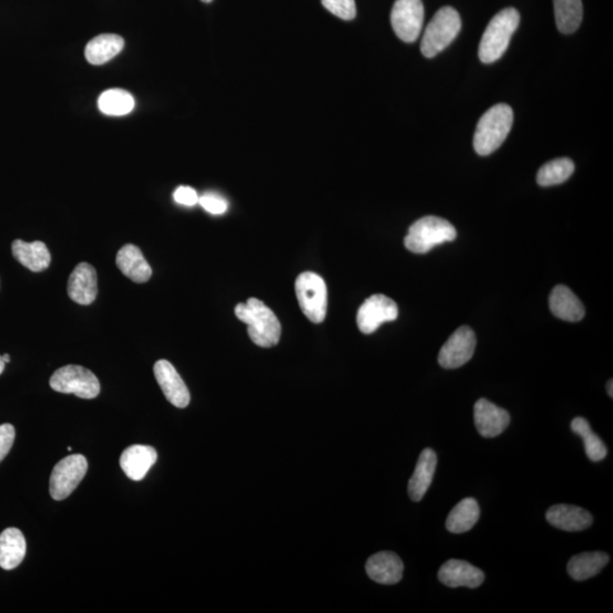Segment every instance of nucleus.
<instances>
[{"instance_id":"obj_15","label":"nucleus","mask_w":613,"mask_h":613,"mask_svg":"<svg viewBox=\"0 0 613 613\" xmlns=\"http://www.w3.org/2000/svg\"><path fill=\"white\" fill-rule=\"evenodd\" d=\"M97 293L96 270L88 263L79 264L69 279V297L79 305L89 306L96 301Z\"/></svg>"},{"instance_id":"obj_21","label":"nucleus","mask_w":613,"mask_h":613,"mask_svg":"<svg viewBox=\"0 0 613 613\" xmlns=\"http://www.w3.org/2000/svg\"><path fill=\"white\" fill-rule=\"evenodd\" d=\"M14 259L27 270L39 273L49 268L51 255L44 242H25L16 240L12 243Z\"/></svg>"},{"instance_id":"obj_25","label":"nucleus","mask_w":613,"mask_h":613,"mask_svg":"<svg viewBox=\"0 0 613 613\" xmlns=\"http://www.w3.org/2000/svg\"><path fill=\"white\" fill-rule=\"evenodd\" d=\"M121 36L105 34L96 37L86 47V58L92 65H102L116 58L124 48Z\"/></svg>"},{"instance_id":"obj_31","label":"nucleus","mask_w":613,"mask_h":613,"mask_svg":"<svg viewBox=\"0 0 613 613\" xmlns=\"http://www.w3.org/2000/svg\"><path fill=\"white\" fill-rule=\"evenodd\" d=\"M322 4L327 11L344 21L354 20L357 16L354 0H322Z\"/></svg>"},{"instance_id":"obj_23","label":"nucleus","mask_w":613,"mask_h":613,"mask_svg":"<svg viewBox=\"0 0 613 613\" xmlns=\"http://www.w3.org/2000/svg\"><path fill=\"white\" fill-rule=\"evenodd\" d=\"M26 554L25 535L17 528H7L0 534V567L13 570L18 567Z\"/></svg>"},{"instance_id":"obj_11","label":"nucleus","mask_w":613,"mask_h":613,"mask_svg":"<svg viewBox=\"0 0 613 613\" xmlns=\"http://www.w3.org/2000/svg\"><path fill=\"white\" fill-rule=\"evenodd\" d=\"M476 335L468 326H461L443 344L439 364L446 369H456L470 362L476 349Z\"/></svg>"},{"instance_id":"obj_12","label":"nucleus","mask_w":613,"mask_h":613,"mask_svg":"<svg viewBox=\"0 0 613 613\" xmlns=\"http://www.w3.org/2000/svg\"><path fill=\"white\" fill-rule=\"evenodd\" d=\"M153 373L168 402L181 409L189 406L191 396L188 387L170 362L158 360L154 364Z\"/></svg>"},{"instance_id":"obj_33","label":"nucleus","mask_w":613,"mask_h":613,"mask_svg":"<svg viewBox=\"0 0 613 613\" xmlns=\"http://www.w3.org/2000/svg\"><path fill=\"white\" fill-rule=\"evenodd\" d=\"M16 439V428L11 424L0 425V462L8 455Z\"/></svg>"},{"instance_id":"obj_8","label":"nucleus","mask_w":613,"mask_h":613,"mask_svg":"<svg viewBox=\"0 0 613 613\" xmlns=\"http://www.w3.org/2000/svg\"><path fill=\"white\" fill-rule=\"evenodd\" d=\"M88 461L82 455H72L56 463L49 481V492L56 501L69 497L86 476Z\"/></svg>"},{"instance_id":"obj_32","label":"nucleus","mask_w":613,"mask_h":613,"mask_svg":"<svg viewBox=\"0 0 613 613\" xmlns=\"http://www.w3.org/2000/svg\"><path fill=\"white\" fill-rule=\"evenodd\" d=\"M201 207H203L206 212H208L213 215H222L227 212L228 203L226 198L208 192L204 196H199V203Z\"/></svg>"},{"instance_id":"obj_17","label":"nucleus","mask_w":613,"mask_h":613,"mask_svg":"<svg viewBox=\"0 0 613 613\" xmlns=\"http://www.w3.org/2000/svg\"><path fill=\"white\" fill-rule=\"evenodd\" d=\"M546 521L550 525L565 532H580L592 526V514L580 507L556 504L547 510Z\"/></svg>"},{"instance_id":"obj_22","label":"nucleus","mask_w":613,"mask_h":613,"mask_svg":"<svg viewBox=\"0 0 613 613\" xmlns=\"http://www.w3.org/2000/svg\"><path fill=\"white\" fill-rule=\"evenodd\" d=\"M552 313L560 320L579 322L585 316V308L578 297L565 285H558L552 290L550 296Z\"/></svg>"},{"instance_id":"obj_18","label":"nucleus","mask_w":613,"mask_h":613,"mask_svg":"<svg viewBox=\"0 0 613 613\" xmlns=\"http://www.w3.org/2000/svg\"><path fill=\"white\" fill-rule=\"evenodd\" d=\"M157 461V451L153 447L131 446L122 453L120 465L130 480L139 481L151 470Z\"/></svg>"},{"instance_id":"obj_13","label":"nucleus","mask_w":613,"mask_h":613,"mask_svg":"<svg viewBox=\"0 0 613 613\" xmlns=\"http://www.w3.org/2000/svg\"><path fill=\"white\" fill-rule=\"evenodd\" d=\"M474 420L477 430L481 437L493 439L502 434L510 424L507 410L500 408L493 402L480 399L474 407Z\"/></svg>"},{"instance_id":"obj_28","label":"nucleus","mask_w":613,"mask_h":613,"mask_svg":"<svg viewBox=\"0 0 613 613\" xmlns=\"http://www.w3.org/2000/svg\"><path fill=\"white\" fill-rule=\"evenodd\" d=\"M575 434H577L584 441L585 452L588 460L593 462H598L605 460L608 455V449L600 437L593 432L591 425L583 417H576L570 424Z\"/></svg>"},{"instance_id":"obj_24","label":"nucleus","mask_w":613,"mask_h":613,"mask_svg":"<svg viewBox=\"0 0 613 613\" xmlns=\"http://www.w3.org/2000/svg\"><path fill=\"white\" fill-rule=\"evenodd\" d=\"M609 563V555L605 552H585L569 560L567 570L570 577L584 582L601 573Z\"/></svg>"},{"instance_id":"obj_1","label":"nucleus","mask_w":613,"mask_h":613,"mask_svg":"<svg viewBox=\"0 0 613 613\" xmlns=\"http://www.w3.org/2000/svg\"><path fill=\"white\" fill-rule=\"evenodd\" d=\"M236 315L248 325V334L252 343L261 348H271L280 343V322L273 311L256 298L248 299L246 303H238Z\"/></svg>"},{"instance_id":"obj_26","label":"nucleus","mask_w":613,"mask_h":613,"mask_svg":"<svg viewBox=\"0 0 613 613\" xmlns=\"http://www.w3.org/2000/svg\"><path fill=\"white\" fill-rule=\"evenodd\" d=\"M481 509L475 499L466 498L460 501L449 513L446 527L453 534H462L472 530L479 522Z\"/></svg>"},{"instance_id":"obj_30","label":"nucleus","mask_w":613,"mask_h":613,"mask_svg":"<svg viewBox=\"0 0 613 613\" xmlns=\"http://www.w3.org/2000/svg\"><path fill=\"white\" fill-rule=\"evenodd\" d=\"M575 164L569 158L554 159L540 168L537 173V184L551 186L564 184L574 174Z\"/></svg>"},{"instance_id":"obj_29","label":"nucleus","mask_w":613,"mask_h":613,"mask_svg":"<svg viewBox=\"0 0 613 613\" xmlns=\"http://www.w3.org/2000/svg\"><path fill=\"white\" fill-rule=\"evenodd\" d=\"M134 106L133 96L122 89H110L102 92L98 100L101 113L109 116L128 115L134 110Z\"/></svg>"},{"instance_id":"obj_3","label":"nucleus","mask_w":613,"mask_h":613,"mask_svg":"<svg viewBox=\"0 0 613 613\" xmlns=\"http://www.w3.org/2000/svg\"><path fill=\"white\" fill-rule=\"evenodd\" d=\"M513 111L507 104H498L491 107L481 117L474 135V148L481 156H488L507 139L513 128Z\"/></svg>"},{"instance_id":"obj_20","label":"nucleus","mask_w":613,"mask_h":613,"mask_svg":"<svg viewBox=\"0 0 613 613\" xmlns=\"http://www.w3.org/2000/svg\"><path fill=\"white\" fill-rule=\"evenodd\" d=\"M116 265L126 278L135 283H146L153 275L151 265L144 259L140 248L134 245L121 248L117 252Z\"/></svg>"},{"instance_id":"obj_36","label":"nucleus","mask_w":613,"mask_h":613,"mask_svg":"<svg viewBox=\"0 0 613 613\" xmlns=\"http://www.w3.org/2000/svg\"><path fill=\"white\" fill-rule=\"evenodd\" d=\"M4 371H5V362L2 358V355H0V375H2Z\"/></svg>"},{"instance_id":"obj_4","label":"nucleus","mask_w":613,"mask_h":613,"mask_svg":"<svg viewBox=\"0 0 613 613\" xmlns=\"http://www.w3.org/2000/svg\"><path fill=\"white\" fill-rule=\"evenodd\" d=\"M456 238L457 230L447 219L425 217L409 227L405 246L414 254H428L434 247L456 240Z\"/></svg>"},{"instance_id":"obj_37","label":"nucleus","mask_w":613,"mask_h":613,"mask_svg":"<svg viewBox=\"0 0 613 613\" xmlns=\"http://www.w3.org/2000/svg\"><path fill=\"white\" fill-rule=\"evenodd\" d=\"M2 358H3L4 362H5V364H7V363L11 362V357H9V354H7L2 355Z\"/></svg>"},{"instance_id":"obj_7","label":"nucleus","mask_w":613,"mask_h":613,"mask_svg":"<svg viewBox=\"0 0 613 613\" xmlns=\"http://www.w3.org/2000/svg\"><path fill=\"white\" fill-rule=\"evenodd\" d=\"M49 386L56 392L87 400L95 399L100 393V383L95 374L78 365L58 369L50 377Z\"/></svg>"},{"instance_id":"obj_9","label":"nucleus","mask_w":613,"mask_h":613,"mask_svg":"<svg viewBox=\"0 0 613 613\" xmlns=\"http://www.w3.org/2000/svg\"><path fill=\"white\" fill-rule=\"evenodd\" d=\"M422 0H396L391 12V25L397 38L405 42L418 39L424 25Z\"/></svg>"},{"instance_id":"obj_6","label":"nucleus","mask_w":613,"mask_h":613,"mask_svg":"<svg viewBox=\"0 0 613 613\" xmlns=\"http://www.w3.org/2000/svg\"><path fill=\"white\" fill-rule=\"evenodd\" d=\"M296 293L303 315L315 324L324 322L327 312V288L322 276L312 271L299 275Z\"/></svg>"},{"instance_id":"obj_27","label":"nucleus","mask_w":613,"mask_h":613,"mask_svg":"<svg viewBox=\"0 0 613 613\" xmlns=\"http://www.w3.org/2000/svg\"><path fill=\"white\" fill-rule=\"evenodd\" d=\"M556 27L564 35L577 31L583 20L582 0H554Z\"/></svg>"},{"instance_id":"obj_5","label":"nucleus","mask_w":613,"mask_h":613,"mask_svg":"<svg viewBox=\"0 0 613 613\" xmlns=\"http://www.w3.org/2000/svg\"><path fill=\"white\" fill-rule=\"evenodd\" d=\"M461 18L450 6L442 7L435 14L424 32L420 50L426 58H433L450 46L460 35Z\"/></svg>"},{"instance_id":"obj_34","label":"nucleus","mask_w":613,"mask_h":613,"mask_svg":"<svg viewBox=\"0 0 613 613\" xmlns=\"http://www.w3.org/2000/svg\"><path fill=\"white\" fill-rule=\"evenodd\" d=\"M173 196H174L177 204L186 206V207H192V206L199 203L198 194H196L195 189L190 188V186H179Z\"/></svg>"},{"instance_id":"obj_14","label":"nucleus","mask_w":613,"mask_h":613,"mask_svg":"<svg viewBox=\"0 0 613 613\" xmlns=\"http://www.w3.org/2000/svg\"><path fill=\"white\" fill-rule=\"evenodd\" d=\"M438 577L448 587L477 588L484 583L485 575L467 561L452 559L442 565Z\"/></svg>"},{"instance_id":"obj_10","label":"nucleus","mask_w":613,"mask_h":613,"mask_svg":"<svg viewBox=\"0 0 613 613\" xmlns=\"http://www.w3.org/2000/svg\"><path fill=\"white\" fill-rule=\"evenodd\" d=\"M399 309L391 298L384 294H374L360 306L357 324L364 334H372L383 322L396 321Z\"/></svg>"},{"instance_id":"obj_2","label":"nucleus","mask_w":613,"mask_h":613,"mask_svg":"<svg viewBox=\"0 0 613 613\" xmlns=\"http://www.w3.org/2000/svg\"><path fill=\"white\" fill-rule=\"evenodd\" d=\"M521 16L516 8H504L499 12L481 37L479 56L481 62L491 64L497 62L510 45V40L518 29Z\"/></svg>"},{"instance_id":"obj_16","label":"nucleus","mask_w":613,"mask_h":613,"mask_svg":"<svg viewBox=\"0 0 613 613\" xmlns=\"http://www.w3.org/2000/svg\"><path fill=\"white\" fill-rule=\"evenodd\" d=\"M405 565L395 552L383 551L367 560L366 572L374 582L383 585H395L404 576Z\"/></svg>"},{"instance_id":"obj_19","label":"nucleus","mask_w":613,"mask_h":613,"mask_svg":"<svg viewBox=\"0 0 613 613\" xmlns=\"http://www.w3.org/2000/svg\"><path fill=\"white\" fill-rule=\"evenodd\" d=\"M438 466V456L433 449L428 448L420 453L417 465L408 483V494L414 502H419L428 493L432 484Z\"/></svg>"},{"instance_id":"obj_35","label":"nucleus","mask_w":613,"mask_h":613,"mask_svg":"<svg viewBox=\"0 0 613 613\" xmlns=\"http://www.w3.org/2000/svg\"><path fill=\"white\" fill-rule=\"evenodd\" d=\"M612 386H613V381L610 380L609 383H608L607 391H608V395H609L611 397L613 396Z\"/></svg>"},{"instance_id":"obj_38","label":"nucleus","mask_w":613,"mask_h":613,"mask_svg":"<svg viewBox=\"0 0 613 613\" xmlns=\"http://www.w3.org/2000/svg\"><path fill=\"white\" fill-rule=\"evenodd\" d=\"M201 2H204V3H212L213 0H201Z\"/></svg>"}]
</instances>
